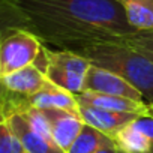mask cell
Segmentation results:
<instances>
[{
	"instance_id": "1",
	"label": "cell",
	"mask_w": 153,
	"mask_h": 153,
	"mask_svg": "<svg viewBox=\"0 0 153 153\" xmlns=\"http://www.w3.org/2000/svg\"><path fill=\"white\" fill-rule=\"evenodd\" d=\"M26 29L44 45L72 50L95 41H126L135 30L116 0H2V30Z\"/></svg>"
},
{
	"instance_id": "2",
	"label": "cell",
	"mask_w": 153,
	"mask_h": 153,
	"mask_svg": "<svg viewBox=\"0 0 153 153\" xmlns=\"http://www.w3.org/2000/svg\"><path fill=\"white\" fill-rule=\"evenodd\" d=\"M95 66L108 69L134 87L153 105V60L128 41H95L72 48Z\"/></svg>"
},
{
	"instance_id": "3",
	"label": "cell",
	"mask_w": 153,
	"mask_h": 153,
	"mask_svg": "<svg viewBox=\"0 0 153 153\" xmlns=\"http://www.w3.org/2000/svg\"><path fill=\"white\" fill-rule=\"evenodd\" d=\"M35 65L45 72L53 84L74 95L84 92L86 76L92 66L89 59L80 53L66 48L51 50L47 45H44Z\"/></svg>"
},
{
	"instance_id": "4",
	"label": "cell",
	"mask_w": 153,
	"mask_h": 153,
	"mask_svg": "<svg viewBox=\"0 0 153 153\" xmlns=\"http://www.w3.org/2000/svg\"><path fill=\"white\" fill-rule=\"evenodd\" d=\"M44 42L26 29H3L0 42V76L35 65Z\"/></svg>"
},
{
	"instance_id": "5",
	"label": "cell",
	"mask_w": 153,
	"mask_h": 153,
	"mask_svg": "<svg viewBox=\"0 0 153 153\" xmlns=\"http://www.w3.org/2000/svg\"><path fill=\"white\" fill-rule=\"evenodd\" d=\"M116 147L123 153H153V114H141L114 137Z\"/></svg>"
},
{
	"instance_id": "6",
	"label": "cell",
	"mask_w": 153,
	"mask_h": 153,
	"mask_svg": "<svg viewBox=\"0 0 153 153\" xmlns=\"http://www.w3.org/2000/svg\"><path fill=\"white\" fill-rule=\"evenodd\" d=\"M84 90L98 92L104 95H113V96H123V98H129L138 102H146L143 93L137 87H134L131 83H128L125 78H122L120 75L108 69H104L95 65H92L87 72Z\"/></svg>"
},
{
	"instance_id": "7",
	"label": "cell",
	"mask_w": 153,
	"mask_h": 153,
	"mask_svg": "<svg viewBox=\"0 0 153 153\" xmlns=\"http://www.w3.org/2000/svg\"><path fill=\"white\" fill-rule=\"evenodd\" d=\"M50 80L47 78L45 72L36 65L26 66L15 72L0 76V86L3 92L11 95H17L21 98H29L39 90H42Z\"/></svg>"
},
{
	"instance_id": "8",
	"label": "cell",
	"mask_w": 153,
	"mask_h": 153,
	"mask_svg": "<svg viewBox=\"0 0 153 153\" xmlns=\"http://www.w3.org/2000/svg\"><path fill=\"white\" fill-rule=\"evenodd\" d=\"M44 113L50 122L54 143L66 153L84 126L83 117L80 116V113H74L68 110H56V108L44 110Z\"/></svg>"
},
{
	"instance_id": "9",
	"label": "cell",
	"mask_w": 153,
	"mask_h": 153,
	"mask_svg": "<svg viewBox=\"0 0 153 153\" xmlns=\"http://www.w3.org/2000/svg\"><path fill=\"white\" fill-rule=\"evenodd\" d=\"M2 119L9 123L12 131L21 140L26 152L29 153H65L56 143L41 135L21 113H11L8 116H2Z\"/></svg>"
},
{
	"instance_id": "10",
	"label": "cell",
	"mask_w": 153,
	"mask_h": 153,
	"mask_svg": "<svg viewBox=\"0 0 153 153\" xmlns=\"http://www.w3.org/2000/svg\"><path fill=\"white\" fill-rule=\"evenodd\" d=\"M27 107H35L39 110L56 108V110H68L74 113H80V104H78V99H76V95L53 84L51 81L38 93L26 98L23 110Z\"/></svg>"
},
{
	"instance_id": "11",
	"label": "cell",
	"mask_w": 153,
	"mask_h": 153,
	"mask_svg": "<svg viewBox=\"0 0 153 153\" xmlns=\"http://www.w3.org/2000/svg\"><path fill=\"white\" fill-rule=\"evenodd\" d=\"M80 116L83 117L86 125H90L104 134L110 135L111 138L128 123L135 120L138 114L132 113H119V111H110V110H101L92 105L80 104Z\"/></svg>"
},
{
	"instance_id": "12",
	"label": "cell",
	"mask_w": 153,
	"mask_h": 153,
	"mask_svg": "<svg viewBox=\"0 0 153 153\" xmlns=\"http://www.w3.org/2000/svg\"><path fill=\"white\" fill-rule=\"evenodd\" d=\"M78 104L92 105L101 110H110V111H119V113H132V114H150V105L147 102H138L129 98L123 96H113V95H104L98 92L84 90L80 95H76Z\"/></svg>"
},
{
	"instance_id": "13",
	"label": "cell",
	"mask_w": 153,
	"mask_h": 153,
	"mask_svg": "<svg viewBox=\"0 0 153 153\" xmlns=\"http://www.w3.org/2000/svg\"><path fill=\"white\" fill-rule=\"evenodd\" d=\"M123 8L129 24L138 30H153V0H116Z\"/></svg>"
},
{
	"instance_id": "14",
	"label": "cell",
	"mask_w": 153,
	"mask_h": 153,
	"mask_svg": "<svg viewBox=\"0 0 153 153\" xmlns=\"http://www.w3.org/2000/svg\"><path fill=\"white\" fill-rule=\"evenodd\" d=\"M110 146H116L114 140L110 135L84 123L81 132L75 138V141L72 143L71 149L66 153H93L96 150H101Z\"/></svg>"
},
{
	"instance_id": "15",
	"label": "cell",
	"mask_w": 153,
	"mask_h": 153,
	"mask_svg": "<svg viewBox=\"0 0 153 153\" xmlns=\"http://www.w3.org/2000/svg\"><path fill=\"white\" fill-rule=\"evenodd\" d=\"M0 153H26L21 140L3 119H0Z\"/></svg>"
},
{
	"instance_id": "16",
	"label": "cell",
	"mask_w": 153,
	"mask_h": 153,
	"mask_svg": "<svg viewBox=\"0 0 153 153\" xmlns=\"http://www.w3.org/2000/svg\"><path fill=\"white\" fill-rule=\"evenodd\" d=\"M126 41L131 42L134 47H137L140 51H143L144 54H147L153 60V30L137 32L135 35H132Z\"/></svg>"
},
{
	"instance_id": "17",
	"label": "cell",
	"mask_w": 153,
	"mask_h": 153,
	"mask_svg": "<svg viewBox=\"0 0 153 153\" xmlns=\"http://www.w3.org/2000/svg\"><path fill=\"white\" fill-rule=\"evenodd\" d=\"M93 153H123V152H120L116 146H110V147H104L101 150H96Z\"/></svg>"
},
{
	"instance_id": "18",
	"label": "cell",
	"mask_w": 153,
	"mask_h": 153,
	"mask_svg": "<svg viewBox=\"0 0 153 153\" xmlns=\"http://www.w3.org/2000/svg\"><path fill=\"white\" fill-rule=\"evenodd\" d=\"M150 114H153V105H150Z\"/></svg>"
},
{
	"instance_id": "19",
	"label": "cell",
	"mask_w": 153,
	"mask_h": 153,
	"mask_svg": "<svg viewBox=\"0 0 153 153\" xmlns=\"http://www.w3.org/2000/svg\"><path fill=\"white\" fill-rule=\"evenodd\" d=\"M26 153H29V152H26Z\"/></svg>"
}]
</instances>
